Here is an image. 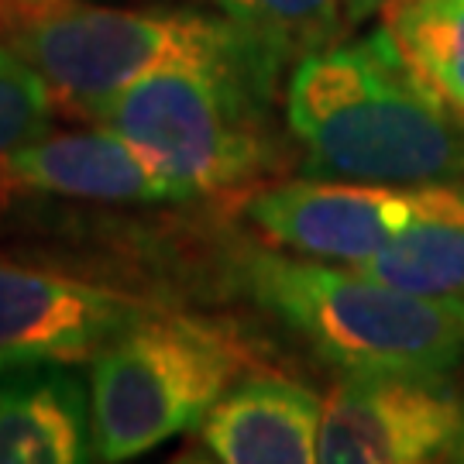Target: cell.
Instances as JSON below:
<instances>
[{
  "label": "cell",
  "mask_w": 464,
  "mask_h": 464,
  "mask_svg": "<svg viewBox=\"0 0 464 464\" xmlns=\"http://www.w3.org/2000/svg\"><path fill=\"white\" fill-rule=\"evenodd\" d=\"M285 124L310 176L464 183V114L416 72L385 24L299 59L285 83Z\"/></svg>",
  "instance_id": "cell-1"
},
{
  "label": "cell",
  "mask_w": 464,
  "mask_h": 464,
  "mask_svg": "<svg viewBox=\"0 0 464 464\" xmlns=\"http://www.w3.org/2000/svg\"><path fill=\"white\" fill-rule=\"evenodd\" d=\"M234 282L344 375H450L464 362V299L420 296L354 266L337 268L272 248L237 251Z\"/></svg>",
  "instance_id": "cell-2"
},
{
  "label": "cell",
  "mask_w": 464,
  "mask_h": 464,
  "mask_svg": "<svg viewBox=\"0 0 464 464\" xmlns=\"http://www.w3.org/2000/svg\"><path fill=\"white\" fill-rule=\"evenodd\" d=\"M276 97L279 83L248 69L172 66L117 90L83 117L149 151L193 199L241 189L276 166Z\"/></svg>",
  "instance_id": "cell-3"
},
{
  "label": "cell",
  "mask_w": 464,
  "mask_h": 464,
  "mask_svg": "<svg viewBox=\"0 0 464 464\" xmlns=\"http://www.w3.org/2000/svg\"><path fill=\"white\" fill-rule=\"evenodd\" d=\"M76 114L172 66L248 69L282 83L285 66L241 24L199 11H121L63 0L4 28Z\"/></svg>",
  "instance_id": "cell-4"
},
{
  "label": "cell",
  "mask_w": 464,
  "mask_h": 464,
  "mask_svg": "<svg viewBox=\"0 0 464 464\" xmlns=\"http://www.w3.org/2000/svg\"><path fill=\"white\" fill-rule=\"evenodd\" d=\"M248 351L214 320L155 310L90 362L93 461H131L203 423Z\"/></svg>",
  "instance_id": "cell-5"
},
{
  "label": "cell",
  "mask_w": 464,
  "mask_h": 464,
  "mask_svg": "<svg viewBox=\"0 0 464 464\" xmlns=\"http://www.w3.org/2000/svg\"><path fill=\"white\" fill-rule=\"evenodd\" d=\"M159 306L151 299L0 255V375L93 362Z\"/></svg>",
  "instance_id": "cell-6"
},
{
  "label": "cell",
  "mask_w": 464,
  "mask_h": 464,
  "mask_svg": "<svg viewBox=\"0 0 464 464\" xmlns=\"http://www.w3.org/2000/svg\"><path fill=\"white\" fill-rule=\"evenodd\" d=\"M464 402L448 375L348 372L324 402L316 461L416 464L450 454Z\"/></svg>",
  "instance_id": "cell-7"
},
{
  "label": "cell",
  "mask_w": 464,
  "mask_h": 464,
  "mask_svg": "<svg viewBox=\"0 0 464 464\" xmlns=\"http://www.w3.org/2000/svg\"><path fill=\"white\" fill-rule=\"evenodd\" d=\"M420 186H382L310 176L251 193L245 217L272 245L316 258L362 266L416 214Z\"/></svg>",
  "instance_id": "cell-8"
},
{
  "label": "cell",
  "mask_w": 464,
  "mask_h": 464,
  "mask_svg": "<svg viewBox=\"0 0 464 464\" xmlns=\"http://www.w3.org/2000/svg\"><path fill=\"white\" fill-rule=\"evenodd\" d=\"M0 186L90 203H183L145 149L111 128L38 134L0 166Z\"/></svg>",
  "instance_id": "cell-9"
},
{
  "label": "cell",
  "mask_w": 464,
  "mask_h": 464,
  "mask_svg": "<svg viewBox=\"0 0 464 464\" xmlns=\"http://www.w3.org/2000/svg\"><path fill=\"white\" fill-rule=\"evenodd\" d=\"M324 402L303 382L282 375L237 379L203 416L199 437L210 458L227 464L316 461Z\"/></svg>",
  "instance_id": "cell-10"
},
{
  "label": "cell",
  "mask_w": 464,
  "mask_h": 464,
  "mask_svg": "<svg viewBox=\"0 0 464 464\" xmlns=\"http://www.w3.org/2000/svg\"><path fill=\"white\" fill-rule=\"evenodd\" d=\"M90 385L69 365L0 375V464L93 461Z\"/></svg>",
  "instance_id": "cell-11"
},
{
  "label": "cell",
  "mask_w": 464,
  "mask_h": 464,
  "mask_svg": "<svg viewBox=\"0 0 464 464\" xmlns=\"http://www.w3.org/2000/svg\"><path fill=\"white\" fill-rule=\"evenodd\" d=\"M354 268L406 293L464 299V183L420 186L410 224Z\"/></svg>",
  "instance_id": "cell-12"
},
{
  "label": "cell",
  "mask_w": 464,
  "mask_h": 464,
  "mask_svg": "<svg viewBox=\"0 0 464 464\" xmlns=\"http://www.w3.org/2000/svg\"><path fill=\"white\" fill-rule=\"evenodd\" d=\"M385 28L416 72L464 114V0H399Z\"/></svg>",
  "instance_id": "cell-13"
},
{
  "label": "cell",
  "mask_w": 464,
  "mask_h": 464,
  "mask_svg": "<svg viewBox=\"0 0 464 464\" xmlns=\"http://www.w3.org/2000/svg\"><path fill=\"white\" fill-rule=\"evenodd\" d=\"M266 45L285 69L334 45L344 32V0H210Z\"/></svg>",
  "instance_id": "cell-14"
},
{
  "label": "cell",
  "mask_w": 464,
  "mask_h": 464,
  "mask_svg": "<svg viewBox=\"0 0 464 464\" xmlns=\"http://www.w3.org/2000/svg\"><path fill=\"white\" fill-rule=\"evenodd\" d=\"M52 97L45 76L11 42H0V166L49 131Z\"/></svg>",
  "instance_id": "cell-15"
},
{
  "label": "cell",
  "mask_w": 464,
  "mask_h": 464,
  "mask_svg": "<svg viewBox=\"0 0 464 464\" xmlns=\"http://www.w3.org/2000/svg\"><path fill=\"white\" fill-rule=\"evenodd\" d=\"M63 0H0V24H14L21 17L34 14V11H45V7H55Z\"/></svg>",
  "instance_id": "cell-16"
},
{
  "label": "cell",
  "mask_w": 464,
  "mask_h": 464,
  "mask_svg": "<svg viewBox=\"0 0 464 464\" xmlns=\"http://www.w3.org/2000/svg\"><path fill=\"white\" fill-rule=\"evenodd\" d=\"M399 0H344V21L351 28L362 24L368 17H375L379 11H392Z\"/></svg>",
  "instance_id": "cell-17"
},
{
  "label": "cell",
  "mask_w": 464,
  "mask_h": 464,
  "mask_svg": "<svg viewBox=\"0 0 464 464\" xmlns=\"http://www.w3.org/2000/svg\"><path fill=\"white\" fill-rule=\"evenodd\" d=\"M448 458H454V461H464V413H461V430H458V440H454V448H450Z\"/></svg>",
  "instance_id": "cell-18"
}]
</instances>
